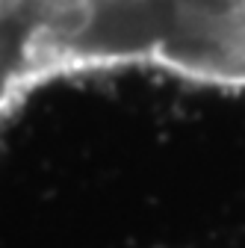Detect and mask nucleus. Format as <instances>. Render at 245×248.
Returning a JSON list of instances; mask_svg holds the SVG:
<instances>
[{
	"instance_id": "1",
	"label": "nucleus",
	"mask_w": 245,
	"mask_h": 248,
	"mask_svg": "<svg viewBox=\"0 0 245 248\" xmlns=\"http://www.w3.org/2000/svg\"><path fill=\"white\" fill-rule=\"evenodd\" d=\"M12 9V0H0V15H6Z\"/></svg>"
}]
</instances>
